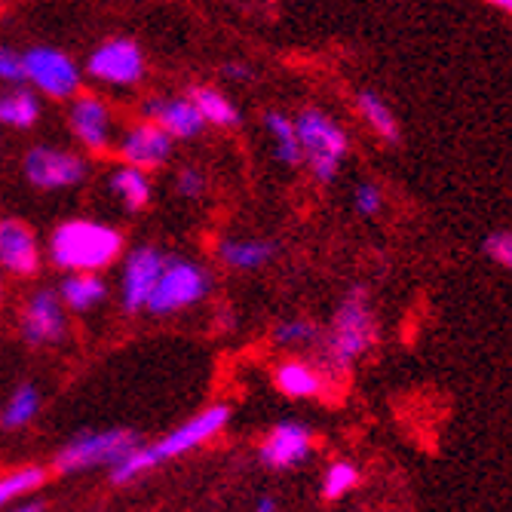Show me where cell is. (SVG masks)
<instances>
[{"instance_id":"7a4b0ae2","label":"cell","mask_w":512,"mask_h":512,"mask_svg":"<svg viewBox=\"0 0 512 512\" xmlns=\"http://www.w3.org/2000/svg\"><path fill=\"white\" fill-rule=\"evenodd\" d=\"M123 252L120 230L92 218L62 221L50 237V261L68 273H96L111 267Z\"/></svg>"},{"instance_id":"7c38bea8","label":"cell","mask_w":512,"mask_h":512,"mask_svg":"<svg viewBox=\"0 0 512 512\" xmlns=\"http://www.w3.org/2000/svg\"><path fill=\"white\" fill-rule=\"evenodd\" d=\"M22 338L34 347L56 344L65 338V310L59 295L34 292L22 307Z\"/></svg>"},{"instance_id":"83f0119b","label":"cell","mask_w":512,"mask_h":512,"mask_svg":"<svg viewBox=\"0 0 512 512\" xmlns=\"http://www.w3.org/2000/svg\"><path fill=\"white\" fill-rule=\"evenodd\" d=\"M356 482H359V470L353 467V463H347V460H338V463H332V467H329V473H325L322 491H325V497L335 500V497L347 494Z\"/></svg>"},{"instance_id":"d6986e66","label":"cell","mask_w":512,"mask_h":512,"mask_svg":"<svg viewBox=\"0 0 512 512\" xmlns=\"http://www.w3.org/2000/svg\"><path fill=\"white\" fill-rule=\"evenodd\" d=\"M111 184V191L117 194V200L129 209V212H138V209H145L151 203V178L145 169H138V166H117L108 178Z\"/></svg>"},{"instance_id":"9a60e30c","label":"cell","mask_w":512,"mask_h":512,"mask_svg":"<svg viewBox=\"0 0 512 512\" xmlns=\"http://www.w3.org/2000/svg\"><path fill=\"white\" fill-rule=\"evenodd\" d=\"M0 267L16 273V276H31L40 267V246L37 237L22 221H0Z\"/></svg>"},{"instance_id":"ba28073f","label":"cell","mask_w":512,"mask_h":512,"mask_svg":"<svg viewBox=\"0 0 512 512\" xmlns=\"http://www.w3.org/2000/svg\"><path fill=\"white\" fill-rule=\"evenodd\" d=\"M25 178L34 184L40 191H62V188H74L86 178V160L71 154V151H62V148H31L25 163Z\"/></svg>"},{"instance_id":"6da1fadb","label":"cell","mask_w":512,"mask_h":512,"mask_svg":"<svg viewBox=\"0 0 512 512\" xmlns=\"http://www.w3.org/2000/svg\"><path fill=\"white\" fill-rule=\"evenodd\" d=\"M230 408L227 405H212L200 414H194L191 421H184L181 427H175L172 433H166L163 439H157L154 445H142L138 442L126 457H120L111 470V479L117 485H126L138 476H145L148 470L160 467L166 460H175L181 454H188L194 448H200L203 442L215 439L224 427H227Z\"/></svg>"},{"instance_id":"8992f818","label":"cell","mask_w":512,"mask_h":512,"mask_svg":"<svg viewBox=\"0 0 512 512\" xmlns=\"http://www.w3.org/2000/svg\"><path fill=\"white\" fill-rule=\"evenodd\" d=\"M135 445H138V436L129 430L83 433L59 451L56 467H59V473H77V470H89V467H102V463H111L114 467V463L120 457H126Z\"/></svg>"},{"instance_id":"3957f363","label":"cell","mask_w":512,"mask_h":512,"mask_svg":"<svg viewBox=\"0 0 512 512\" xmlns=\"http://www.w3.org/2000/svg\"><path fill=\"white\" fill-rule=\"evenodd\" d=\"M375 313L368 307L365 289L356 286L344 295V301L338 304L329 332L319 335L322 341V368L329 375H344V371L375 344Z\"/></svg>"},{"instance_id":"52a82bcc","label":"cell","mask_w":512,"mask_h":512,"mask_svg":"<svg viewBox=\"0 0 512 512\" xmlns=\"http://www.w3.org/2000/svg\"><path fill=\"white\" fill-rule=\"evenodd\" d=\"M22 68H25V80L43 92L50 99H74L80 89V68L77 62L62 53L53 50V46H34L22 56Z\"/></svg>"},{"instance_id":"9c48e42d","label":"cell","mask_w":512,"mask_h":512,"mask_svg":"<svg viewBox=\"0 0 512 512\" xmlns=\"http://www.w3.org/2000/svg\"><path fill=\"white\" fill-rule=\"evenodd\" d=\"M89 74L102 83L129 86L145 77V56L138 50V43L126 37H114V40H105L99 50L89 56Z\"/></svg>"},{"instance_id":"cb8c5ba5","label":"cell","mask_w":512,"mask_h":512,"mask_svg":"<svg viewBox=\"0 0 512 512\" xmlns=\"http://www.w3.org/2000/svg\"><path fill=\"white\" fill-rule=\"evenodd\" d=\"M40 117V102L31 89H10L0 92V123L13 129H28Z\"/></svg>"},{"instance_id":"277c9868","label":"cell","mask_w":512,"mask_h":512,"mask_svg":"<svg viewBox=\"0 0 512 512\" xmlns=\"http://www.w3.org/2000/svg\"><path fill=\"white\" fill-rule=\"evenodd\" d=\"M295 132H298V145H301V157L310 163L313 178L329 184L338 178V169L347 157L350 138L347 132L338 126L335 117H329L319 108H307L298 114L295 120Z\"/></svg>"},{"instance_id":"4dcf8cb0","label":"cell","mask_w":512,"mask_h":512,"mask_svg":"<svg viewBox=\"0 0 512 512\" xmlns=\"http://www.w3.org/2000/svg\"><path fill=\"white\" fill-rule=\"evenodd\" d=\"M0 80L4 83H22L25 80V68H22V56L10 46H0Z\"/></svg>"},{"instance_id":"e575fe53","label":"cell","mask_w":512,"mask_h":512,"mask_svg":"<svg viewBox=\"0 0 512 512\" xmlns=\"http://www.w3.org/2000/svg\"><path fill=\"white\" fill-rule=\"evenodd\" d=\"M488 7H494L500 13H512V0H488Z\"/></svg>"},{"instance_id":"5b68a950","label":"cell","mask_w":512,"mask_h":512,"mask_svg":"<svg viewBox=\"0 0 512 512\" xmlns=\"http://www.w3.org/2000/svg\"><path fill=\"white\" fill-rule=\"evenodd\" d=\"M209 289H212V276L206 267L188 258H166L145 307L157 316H169L184 307L200 304L209 295Z\"/></svg>"},{"instance_id":"f1b7e54d","label":"cell","mask_w":512,"mask_h":512,"mask_svg":"<svg viewBox=\"0 0 512 512\" xmlns=\"http://www.w3.org/2000/svg\"><path fill=\"white\" fill-rule=\"evenodd\" d=\"M353 200H356V212L359 215H378L381 212V188L378 184H371V181H362L359 188H356V194H353Z\"/></svg>"},{"instance_id":"f546056e","label":"cell","mask_w":512,"mask_h":512,"mask_svg":"<svg viewBox=\"0 0 512 512\" xmlns=\"http://www.w3.org/2000/svg\"><path fill=\"white\" fill-rule=\"evenodd\" d=\"M485 252L500 267H512V234H509V230H497V234H491L485 240Z\"/></svg>"},{"instance_id":"8fae6325","label":"cell","mask_w":512,"mask_h":512,"mask_svg":"<svg viewBox=\"0 0 512 512\" xmlns=\"http://www.w3.org/2000/svg\"><path fill=\"white\" fill-rule=\"evenodd\" d=\"M172 142L175 138L163 126H157L154 120H142L120 138V157L123 163L138 166L145 172L160 169L172 157Z\"/></svg>"},{"instance_id":"44dd1931","label":"cell","mask_w":512,"mask_h":512,"mask_svg":"<svg viewBox=\"0 0 512 512\" xmlns=\"http://www.w3.org/2000/svg\"><path fill=\"white\" fill-rule=\"evenodd\" d=\"M264 129L273 138V154L279 163L286 166H298L301 157V145H298V132H295V120L286 117L283 111H267L264 114Z\"/></svg>"},{"instance_id":"4316f807","label":"cell","mask_w":512,"mask_h":512,"mask_svg":"<svg viewBox=\"0 0 512 512\" xmlns=\"http://www.w3.org/2000/svg\"><path fill=\"white\" fill-rule=\"evenodd\" d=\"M273 338L279 347H313L319 344V329L310 319H286L276 325Z\"/></svg>"},{"instance_id":"2e32d148","label":"cell","mask_w":512,"mask_h":512,"mask_svg":"<svg viewBox=\"0 0 512 512\" xmlns=\"http://www.w3.org/2000/svg\"><path fill=\"white\" fill-rule=\"evenodd\" d=\"M145 117L163 126L172 138H197L206 126L200 117L197 105L191 96H178V99H148L145 102Z\"/></svg>"},{"instance_id":"ffe728a7","label":"cell","mask_w":512,"mask_h":512,"mask_svg":"<svg viewBox=\"0 0 512 512\" xmlns=\"http://www.w3.org/2000/svg\"><path fill=\"white\" fill-rule=\"evenodd\" d=\"M218 258L234 270H258L276 258V246L270 240H224Z\"/></svg>"},{"instance_id":"ac0fdd59","label":"cell","mask_w":512,"mask_h":512,"mask_svg":"<svg viewBox=\"0 0 512 512\" xmlns=\"http://www.w3.org/2000/svg\"><path fill=\"white\" fill-rule=\"evenodd\" d=\"M105 298H108V286L96 273H71L59 292V301L74 313H86L92 307H99Z\"/></svg>"},{"instance_id":"603a6c76","label":"cell","mask_w":512,"mask_h":512,"mask_svg":"<svg viewBox=\"0 0 512 512\" xmlns=\"http://www.w3.org/2000/svg\"><path fill=\"white\" fill-rule=\"evenodd\" d=\"M191 102L197 105L200 117H203L206 123H212V126L230 129V126H237V123H240L237 105L230 102V99L224 96V92H218V89H212V86H197V89H191Z\"/></svg>"},{"instance_id":"d4e9b609","label":"cell","mask_w":512,"mask_h":512,"mask_svg":"<svg viewBox=\"0 0 512 512\" xmlns=\"http://www.w3.org/2000/svg\"><path fill=\"white\" fill-rule=\"evenodd\" d=\"M40 411V393L34 384H19L13 390V396L7 399V408L0 414V424L10 427V430H19V427H28Z\"/></svg>"},{"instance_id":"30bf717a","label":"cell","mask_w":512,"mask_h":512,"mask_svg":"<svg viewBox=\"0 0 512 512\" xmlns=\"http://www.w3.org/2000/svg\"><path fill=\"white\" fill-rule=\"evenodd\" d=\"M166 255L154 246H138L126 255L123 264V279H120V298H123V310L135 313V310H145L151 289L157 283V276L163 270Z\"/></svg>"},{"instance_id":"1f68e13d","label":"cell","mask_w":512,"mask_h":512,"mask_svg":"<svg viewBox=\"0 0 512 512\" xmlns=\"http://www.w3.org/2000/svg\"><path fill=\"white\" fill-rule=\"evenodd\" d=\"M203 191H206V178H203V172H200V169H181V175H178V194H181L184 200H197Z\"/></svg>"},{"instance_id":"5bb4252c","label":"cell","mask_w":512,"mask_h":512,"mask_svg":"<svg viewBox=\"0 0 512 512\" xmlns=\"http://www.w3.org/2000/svg\"><path fill=\"white\" fill-rule=\"evenodd\" d=\"M71 132L77 135V142L92 151L102 154L111 145V111L105 108V102L99 96H77L71 102V114H68Z\"/></svg>"},{"instance_id":"836d02e7","label":"cell","mask_w":512,"mask_h":512,"mask_svg":"<svg viewBox=\"0 0 512 512\" xmlns=\"http://www.w3.org/2000/svg\"><path fill=\"white\" fill-rule=\"evenodd\" d=\"M255 512H276V500L261 497V500H258V506H255Z\"/></svg>"},{"instance_id":"8d00e7d4","label":"cell","mask_w":512,"mask_h":512,"mask_svg":"<svg viewBox=\"0 0 512 512\" xmlns=\"http://www.w3.org/2000/svg\"><path fill=\"white\" fill-rule=\"evenodd\" d=\"M0 298H4V286H0Z\"/></svg>"},{"instance_id":"4fadbf2b","label":"cell","mask_w":512,"mask_h":512,"mask_svg":"<svg viewBox=\"0 0 512 512\" xmlns=\"http://www.w3.org/2000/svg\"><path fill=\"white\" fill-rule=\"evenodd\" d=\"M313 451V436L304 424L298 421H283L276 424L267 439L261 442V460L270 470H289L304 463Z\"/></svg>"},{"instance_id":"e0dca14e","label":"cell","mask_w":512,"mask_h":512,"mask_svg":"<svg viewBox=\"0 0 512 512\" xmlns=\"http://www.w3.org/2000/svg\"><path fill=\"white\" fill-rule=\"evenodd\" d=\"M279 393H286L289 399H316L325 390V375L304 359H286L276 365V375H273Z\"/></svg>"},{"instance_id":"d6a6232c","label":"cell","mask_w":512,"mask_h":512,"mask_svg":"<svg viewBox=\"0 0 512 512\" xmlns=\"http://www.w3.org/2000/svg\"><path fill=\"white\" fill-rule=\"evenodd\" d=\"M221 74H224V77H230V80H249V77H252V71H249L246 65H234V62L224 65V68H221Z\"/></svg>"},{"instance_id":"d590c367","label":"cell","mask_w":512,"mask_h":512,"mask_svg":"<svg viewBox=\"0 0 512 512\" xmlns=\"http://www.w3.org/2000/svg\"><path fill=\"white\" fill-rule=\"evenodd\" d=\"M13 512H43V506H40V503H28V506H19V509H13Z\"/></svg>"},{"instance_id":"7402d4cb","label":"cell","mask_w":512,"mask_h":512,"mask_svg":"<svg viewBox=\"0 0 512 512\" xmlns=\"http://www.w3.org/2000/svg\"><path fill=\"white\" fill-rule=\"evenodd\" d=\"M356 108H359V114H362V120L375 129L384 142H390V145H396L399 142V123H396V117H393V111H390V105L378 96V92H371V89H362L359 96H356Z\"/></svg>"},{"instance_id":"484cf974","label":"cell","mask_w":512,"mask_h":512,"mask_svg":"<svg viewBox=\"0 0 512 512\" xmlns=\"http://www.w3.org/2000/svg\"><path fill=\"white\" fill-rule=\"evenodd\" d=\"M43 482H46V470H40V467H25V470H16V473L4 476V479H0V509H4L10 500H16L19 494L37 491Z\"/></svg>"}]
</instances>
